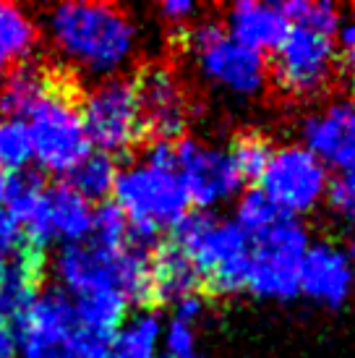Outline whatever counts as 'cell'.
Returning a JSON list of instances; mask_svg holds the SVG:
<instances>
[{
	"mask_svg": "<svg viewBox=\"0 0 355 358\" xmlns=\"http://www.w3.org/2000/svg\"><path fill=\"white\" fill-rule=\"evenodd\" d=\"M52 55L87 79L120 76L138 55V24L126 8L102 0H66L40 21Z\"/></svg>",
	"mask_w": 355,
	"mask_h": 358,
	"instance_id": "obj_1",
	"label": "cell"
},
{
	"mask_svg": "<svg viewBox=\"0 0 355 358\" xmlns=\"http://www.w3.org/2000/svg\"><path fill=\"white\" fill-rule=\"evenodd\" d=\"M52 275L68 299L89 293H120L129 303L149 301V254L133 246L108 249L92 241L60 246Z\"/></svg>",
	"mask_w": 355,
	"mask_h": 358,
	"instance_id": "obj_2",
	"label": "cell"
},
{
	"mask_svg": "<svg viewBox=\"0 0 355 358\" xmlns=\"http://www.w3.org/2000/svg\"><path fill=\"white\" fill-rule=\"evenodd\" d=\"M170 233V243L194 262L198 280L215 296H233L246 288L251 238L233 220L196 209L178 220Z\"/></svg>",
	"mask_w": 355,
	"mask_h": 358,
	"instance_id": "obj_3",
	"label": "cell"
},
{
	"mask_svg": "<svg viewBox=\"0 0 355 358\" xmlns=\"http://www.w3.org/2000/svg\"><path fill=\"white\" fill-rule=\"evenodd\" d=\"M113 196L129 220V246L147 254L157 246L159 233L173 228L191 207L175 170L154 168L144 159L118 170Z\"/></svg>",
	"mask_w": 355,
	"mask_h": 358,
	"instance_id": "obj_4",
	"label": "cell"
},
{
	"mask_svg": "<svg viewBox=\"0 0 355 358\" xmlns=\"http://www.w3.org/2000/svg\"><path fill=\"white\" fill-rule=\"evenodd\" d=\"M19 358H105L108 340L89 335L79 324L71 299L63 290H37L16 314Z\"/></svg>",
	"mask_w": 355,
	"mask_h": 358,
	"instance_id": "obj_5",
	"label": "cell"
},
{
	"mask_svg": "<svg viewBox=\"0 0 355 358\" xmlns=\"http://www.w3.org/2000/svg\"><path fill=\"white\" fill-rule=\"evenodd\" d=\"M24 123L31 141V162H37L42 173L68 176L92 152V144L81 123L79 102L58 81L27 113Z\"/></svg>",
	"mask_w": 355,
	"mask_h": 358,
	"instance_id": "obj_6",
	"label": "cell"
},
{
	"mask_svg": "<svg viewBox=\"0 0 355 358\" xmlns=\"http://www.w3.org/2000/svg\"><path fill=\"white\" fill-rule=\"evenodd\" d=\"M308 246L311 241L303 222L282 215L272 228L251 238L246 288L266 301H293L300 296V262Z\"/></svg>",
	"mask_w": 355,
	"mask_h": 358,
	"instance_id": "obj_7",
	"label": "cell"
},
{
	"mask_svg": "<svg viewBox=\"0 0 355 358\" xmlns=\"http://www.w3.org/2000/svg\"><path fill=\"white\" fill-rule=\"evenodd\" d=\"M186 45L198 76L212 87L236 97H256L266 87V58L230 40L222 24H196L194 29H188Z\"/></svg>",
	"mask_w": 355,
	"mask_h": 358,
	"instance_id": "obj_8",
	"label": "cell"
},
{
	"mask_svg": "<svg viewBox=\"0 0 355 358\" xmlns=\"http://www.w3.org/2000/svg\"><path fill=\"white\" fill-rule=\"evenodd\" d=\"M79 113L89 144L110 157L129 152L147 136L133 81L126 76L94 81L81 100Z\"/></svg>",
	"mask_w": 355,
	"mask_h": 358,
	"instance_id": "obj_9",
	"label": "cell"
},
{
	"mask_svg": "<svg viewBox=\"0 0 355 358\" xmlns=\"http://www.w3.org/2000/svg\"><path fill=\"white\" fill-rule=\"evenodd\" d=\"M326 183L329 170L303 144H285L272 152L259 178V189L282 215L300 217L324 199Z\"/></svg>",
	"mask_w": 355,
	"mask_h": 358,
	"instance_id": "obj_10",
	"label": "cell"
},
{
	"mask_svg": "<svg viewBox=\"0 0 355 358\" xmlns=\"http://www.w3.org/2000/svg\"><path fill=\"white\" fill-rule=\"evenodd\" d=\"M337 69V45L332 37L303 27H290L275 50V81L290 97H316L329 87Z\"/></svg>",
	"mask_w": 355,
	"mask_h": 358,
	"instance_id": "obj_11",
	"label": "cell"
},
{
	"mask_svg": "<svg viewBox=\"0 0 355 358\" xmlns=\"http://www.w3.org/2000/svg\"><path fill=\"white\" fill-rule=\"evenodd\" d=\"M175 173L188 201L201 212L225 204L243 189V178L238 176L230 152L191 136H180L175 141Z\"/></svg>",
	"mask_w": 355,
	"mask_h": 358,
	"instance_id": "obj_12",
	"label": "cell"
},
{
	"mask_svg": "<svg viewBox=\"0 0 355 358\" xmlns=\"http://www.w3.org/2000/svg\"><path fill=\"white\" fill-rule=\"evenodd\" d=\"M133 90L147 134L162 141L180 139L188 123V100L175 73L162 63H149L138 71Z\"/></svg>",
	"mask_w": 355,
	"mask_h": 358,
	"instance_id": "obj_13",
	"label": "cell"
},
{
	"mask_svg": "<svg viewBox=\"0 0 355 358\" xmlns=\"http://www.w3.org/2000/svg\"><path fill=\"white\" fill-rule=\"evenodd\" d=\"M303 147L326 170L353 173L355 170V100L337 97L321 110L311 113L300 126Z\"/></svg>",
	"mask_w": 355,
	"mask_h": 358,
	"instance_id": "obj_14",
	"label": "cell"
},
{
	"mask_svg": "<svg viewBox=\"0 0 355 358\" xmlns=\"http://www.w3.org/2000/svg\"><path fill=\"white\" fill-rule=\"evenodd\" d=\"M355 282V267L347 259L345 249L335 243H311L300 262V296L316 301L321 306H342Z\"/></svg>",
	"mask_w": 355,
	"mask_h": 358,
	"instance_id": "obj_15",
	"label": "cell"
},
{
	"mask_svg": "<svg viewBox=\"0 0 355 358\" xmlns=\"http://www.w3.org/2000/svg\"><path fill=\"white\" fill-rule=\"evenodd\" d=\"M222 29L238 45H243L248 50L264 55V52H275L282 45L290 24H287L280 3L240 0V3L230 6L225 10Z\"/></svg>",
	"mask_w": 355,
	"mask_h": 358,
	"instance_id": "obj_16",
	"label": "cell"
},
{
	"mask_svg": "<svg viewBox=\"0 0 355 358\" xmlns=\"http://www.w3.org/2000/svg\"><path fill=\"white\" fill-rule=\"evenodd\" d=\"M198 272L194 262L173 243H162L149 257V299L175 303L198 288Z\"/></svg>",
	"mask_w": 355,
	"mask_h": 358,
	"instance_id": "obj_17",
	"label": "cell"
},
{
	"mask_svg": "<svg viewBox=\"0 0 355 358\" xmlns=\"http://www.w3.org/2000/svg\"><path fill=\"white\" fill-rule=\"evenodd\" d=\"M42 40L40 21L19 3L0 0V79L21 63H29Z\"/></svg>",
	"mask_w": 355,
	"mask_h": 358,
	"instance_id": "obj_18",
	"label": "cell"
},
{
	"mask_svg": "<svg viewBox=\"0 0 355 358\" xmlns=\"http://www.w3.org/2000/svg\"><path fill=\"white\" fill-rule=\"evenodd\" d=\"M55 79L40 63H21L0 79V118H27L37 102L50 92Z\"/></svg>",
	"mask_w": 355,
	"mask_h": 358,
	"instance_id": "obj_19",
	"label": "cell"
},
{
	"mask_svg": "<svg viewBox=\"0 0 355 358\" xmlns=\"http://www.w3.org/2000/svg\"><path fill=\"white\" fill-rule=\"evenodd\" d=\"M73 311L79 324L87 329L89 335L99 340H113V335L123 327V322L129 317V299H123L120 293H89L71 299Z\"/></svg>",
	"mask_w": 355,
	"mask_h": 358,
	"instance_id": "obj_20",
	"label": "cell"
},
{
	"mask_svg": "<svg viewBox=\"0 0 355 358\" xmlns=\"http://www.w3.org/2000/svg\"><path fill=\"white\" fill-rule=\"evenodd\" d=\"M159 338L162 319L154 311H141L113 335L105 358H159Z\"/></svg>",
	"mask_w": 355,
	"mask_h": 358,
	"instance_id": "obj_21",
	"label": "cell"
},
{
	"mask_svg": "<svg viewBox=\"0 0 355 358\" xmlns=\"http://www.w3.org/2000/svg\"><path fill=\"white\" fill-rule=\"evenodd\" d=\"M68 178L71 189L79 196H84L89 204L92 201H108V196L113 194V186H115V178H118V165L110 155L92 150L76 168L71 170Z\"/></svg>",
	"mask_w": 355,
	"mask_h": 358,
	"instance_id": "obj_22",
	"label": "cell"
},
{
	"mask_svg": "<svg viewBox=\"0 0 355 358\" xmlns=\"http://www.w3.org/2000/svg\"><path fill=\"white\" fill-rule=\"evenodd\" d=\"M280 8L285 13V19L290 27H303L316 34L324 37H335L340 24H342V13L335 3L329 0H290V3H280Z\"/></svg>",
	"mask_w": 355,
	"mask_h": 358,
	"instance_id": "obj_23",
	"label": "cell"
},
{
	"mask_svg": "<svg viewBox=\"0 0 355 358\" xmlns=\"http://www.w3.org/2000/svg\"><path fill=\"white\" fill-rule=\"evenodd\" d=\"M31 162V141L21 118H0V176L24 173Z\"/></svg>",
	"mask_w": 355,
	"mask_h": 358,
	"instance_id": "obj_24",
	"label": "cell"
},
{
	"mask_svg": "<svg viewBox=\"0 0 355 358\" xmlns=\"http://www.w3.org/2000/svg\"><path fill=\"white\" fill-rule=\"evenodd\" d=\"M282 217V212L269 201L261 189H246L240 194L236 207V222L238 228L246 233L248 238H256L259 233H264L266 228H272L277 220Z\"/></svg>",
	"mask_w": 355,
	"mask_h": 358,
	"instance_id": "obj_25",
	"label": "cell"
},
{
	"mask_svg": "<svg viewBox=\"0 0 355 358\" xmlns=\"http://www.w3.org/2000/svg\"><path fill=\"white\" fill-rule=\"evenodd\" d=\"M87 241L108 246V249H120L129 243V220L115 201H102L99 207H94Z\"/></svg>",
	"mask_w": 355,
	"mask_h": 358,
	"instance_id": "obj_26",
	"label": "cell"
},
{
	"mask_svg": "<svg viewBox=\"0 0 355 358\" xmlns=\"http://www.w3.org/2000/svg\"><path fill=\"white\" fill-rule=\"evenodd\" d=\"M227 152H230V157L236 162L238 176L246 183V180L261 178V173H264L266 162H269L275 150H272V144L264 136H259V134H243L240 139H236L233 150Z\"/></svg>",
	"mask_w": 355,
	"mask_h": 358,
	"instance_id": "obj_27",
	"label": "cell"
},
{
	"mask_svg": "<svg viewBox=\"0 0 355 358\" xmlns=\"http://www.w3.org/2000/svg\"><path fill=\"white\" fill-rule=\"evenodd\" d=\"M159 345L165 350V358H198L194 324H186L180 319H170L168 324H162Z\"/></svg>",
	"mask_w": 355,
	"mask_h": 358,
	"instance_id": "obj_28",
	"label": "cell"
},
{
	"mask_svg": "<svg viewBox=\"0 0 355 358\" xmlns=\"http://www.w3.org/2000/svg\"><path fill=\"white\" fill-rule=\"evenodd\" d=\"M329 209L345 222H355V170L353 173H335L329 178L324 194Z\"/></svg>",
	"mask_w": 355,
	"mask_h": 358,
	"instance_id": "obj_29",
	"label": "cell"
},
{
	"mask_svg": "<svg viewBox=\"0 0 355 358\" xmlns=\"http://www.w3.org/2000/svg\"><path fill=\"white\" fill-rule=\"evenodd\" d=\"M157 10L162 21H168L173 27H183V24L196 19L198 6L191 0H165V3H159Z\"/></svg>",
	"mask_w": 355,
	"mask_h": 358,
	"instance_id": "obj_30",
	"label": "cell"
},
{
	"mask_svg": "<svg viewBox=\"0 0 355 358\" xmlns=\"http://www.w3.org/2000/svg\"><path fill=\"white\" fill-rule=\"evenodd\" d=\"M173 306H175V317L173 319H180V322H186V324H194V322L204 314V299H201L198 293H191L186 299L175 301Z\"/></svg>",
	"mask_w": 355,
	"mask_h": 358,
	"instance_id": "obj_31",
	"label": "cell"
},
{
	"mask_svg": "<svg viewBox=\"0 0 355 358\" xmlns=\"http://www.w3.org/2000/svg\"><path fill=\"white\" fill-rule=\"evenodd\" d=\"M0 358H19V340L8 322H0Z\"/></svg>",
	"mask_w": 355,
	"mask_h": 358,
	"instance_id": "obj_32",
	"label": "cell"
},
{
	"mask_svg": "<svg viewBox=\"0 0 355 358\" xmlns=\"http://www.w3.org/2000/svg\"><path fill=\"white\" fill-rule=\"evenodd\" d=\"M337 37H340V45H342V50H355V16L353 19H347L340 24V29H337Z\"/></svg>",
	"mask_w": 355,
	"mask_h": 358,
	"instance_id": "obj_33",
	"label": "cell"
},
{
	"mask_svg": "<svg viewBox=\"0 0 355 358\" xmlns=\"http://www.w3.org/2000/svg\"><path fill=\"white\" fill-rule=\"evenodd\" d=\"M342 76H345L347 84L355 90V50H347L342 55Z\"/></svg>",
	"mask_w": 355,
	"mask_h": 358,
	"instance_id": "obj_34",
	"label": "cell"
},
{
	"mask_svg": "<svg viewBox=\"0 0 355 358\" xmlns=\"http://www.w3.org/2000/svg\"><path fill=\"white\" fill-rule=\"evenodd\" d=\"M345 254H347V259L353 262V267H355V236H353V238H350V246H347V249H345Z\"/></svg>",
	"mask_w": 355,
	"mask_h": 358,
	"instance_id": "obj_35",
	"label": "cell"
},
{
	"mask_svg": "<svg viewBox=\"0 0 355 358\" xmlns=\"http://www.w3.org/2000/svg\"><path fill=\"white\" fill-rule=\"evenodd\" d=\"M3 186H6V176H0V207H3Z\"/></svg>",
	"mask_w": 355,
	"mask_h": 358,
	"instance_id": "obj_36",
	"label": "cell"
}]
</instances>
